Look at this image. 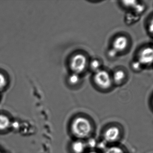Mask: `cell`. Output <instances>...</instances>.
<instances>
[{
    "mask_svg": "<svg viewBox=\"0 0 153 153\" xmlns=\"http://www.w3.org/2000/svg\"><path fill=\"white\" fill-rule=\"evenodd\" d=\"M93 130L92 122L85 116L75 117L71 123V133L79 140L88 137L92 134Z\"/></svg>",
    "mask_w": 153,
    "mask_h": 153,
    "instance_id": "6da1fadb",
    "label": "cell"
},
{
    "mask_svg": "<svg viewBox=\"0 0 153 153\" xmlns=\"http://www.w3.org/2000/svg\"><path fill=\"white\" fill-rule=\"evenodd\" d=\"M88 60L83 53H76L71 57L69 62V66L72 73L80 75L86 68Z\"/></svg>",
    "mask_w": 153,
    "mask_h": 153,
    "instance_id": "7a4b0ae2",
    "label": "cell"
},
{
    "mask_svg": "<svg viewBox=\"0 0 153 153\" xmlns=\"http://www.w3.org/2000/svg\"><path fill=\"white\" fill-rule=\"evenodd\" d=\"M94 81L97 86L103 90H107L112 85V79L109 72L104 70H100L95 72Z\"/></svg>",
    "mask_w": 153,
    "mask_h": 153,
    "instance_id": "3957f363",
    "label": "cell"
},
{
    "mask_svg": "<svg viewBox=\"0 0 153 153\" xmlns=\"http://www.w3.org/2000/svg\"><path fill=\"white\" fill-rule=\"evenodd\" d=\"M121 131L120 129L116 125L108 127L104 131L103 136L105 141L108 143H114L120 138Z\"/></svg>",
    "mask_w": 153,
    "mask_h": 153,
    "instance_id": "277c9868",
    "label": "cell"
},
{
    "mask_svg": "<svg viewBox=\"0 0 153 153\" xmlns=\"http://www.w3.org/2000/svg\"><path fill=\"white\" fill-rule=\"evenodd\" d=\"M153 53L152 48L147 47L140 50L138 55V61L142 66H149L153 61Z\"/></svg>",
    "mask_w": 153,
    "mask_h": 153,
    "instance_id": "5b68a950",
    "label": "cell"
},
{
    "mask_svg": "<svg viewBox=\"0 0 153 153\" xmlns=\"http://www.w3.org/2000/svg\"><path fill=\"white\" fill-rule=\"evenodd\" d=\"M128 40L124 36H119L114 40L112 44V49L117 53L123 52L128 48Z\"/></svg>",
    "mask_w": 153,
    "mask_h": 153,
    "instance_id": "8992f818",
    "label": "cell"
},
{
    "mask_svg": "<svg viewBox=\"0 0 153 153\" xmlns=\"http://www.w3.org/2000/svg\"><path fill=\"white\" fill-rule=\"evenodd\" d=\"M11 125V120L8 115L5 114L0 113V132L8 130Z\"/></svg>",
    "mask_w": 153,
    "mask_h": 153,
    "instance_id": "52a82bcc",
    "label": "cell"
},
{
    "mask_svg": "<svg viewBox=\"0 0 153 153\" xmlns=\"http://www.w3.org/2000/svg\"><path fill=\"white\" fill-rule=\"evenodd\" d=\"M126 74L123 70L119 69L114 73L112 77L113 82L116 85H120L122 84L126 79Z\"/></svg>",
    "mask_w": 153,
    "mask_h": 153,
    "instance_id": "ba28073f",
    "label": "cell"
},
{
    "mask_svg": "<svg viewBox=\"0 0 153 153\" xmlns=\"http://www.w3.org/2000/svg\"><path fill=\"white\" fill-rule=\"evenodd\" d=\"M71 149L73 153H83L86 149L85 144L81 140H78L71 144Z\"/></svg>",
    "mask_w": 153,
    "mask_h": 153,
    "instance_id": "9c48e42d",
    "label": "cell"
},
{
    "mask_svg": "<svg viewBox=\"0 0 153 153\" xmlns=\"http://www.w3.org/2000/svg\"><path fill=\"white\" fill-rule=\"evenodd\" d=\"M80 77L79 74L72 73L68 77V82L71 86L77 85L80 82Z\"/></svg>",
    "mask_w": 153,
    "mask_h": 153,
    "instance_id": "30bf717a",
    "label": "cell"
},
{
    "mask_svg": "<svg viewBox=\"0 0 153 153\" xmlns=\"http://www.w3.org/2000/svg\"><path fill=\"white\" fill-rule=\"evenodd\" d=\"M89 67L91 70L95 73L101 70L102 62L99 60L94 59L91 61L90 62Z\"/></svg>",
    "mask_w": 153,
    "mask_h": 153,
    "instance_id": "8fae6325",
    "label": "cell"
},
{
    "mask_svg": "<svg viewBox=\"0 0 153 153\" xmlns=\"http://www.w3.org/2000/svg\"><path fill=\"white\" fill-rule=\"evenodd\" d=\"M7 84V79L4 74L0 72V90L4 89Z\"/></svg>",
    "mask_w": 153,
    "mask_h": 153,
    "instance_id": "7c38bea8",
    "label": "cell"
},
{
    "mask_svg": "<svg viewBox=\"0 0 153 153\" xmlns=\"http://www.w3.org/2000/svg\"><path fill=\"white\" fill-rule=\"evenodd\" d=\"M105 153H124V152L119 147H112L106 150Z\"/></svg>",
    "mask_w": 153,
    "mask_h": 153,
    "instance_id": "4fadbf2b",
    "label": "cell"
},
{
    "mask_svg": "<svg viewBox=\"0 0 153 153\" xmlns=\"http://www.w3.org/2000/svg\"><path fill=\"white\" fill-rule=\"evenodd\" d=\"M131 67L135 71H140L142 69V66L137 60L132 62Z\"/></svg>",
    "mask_w": 153,
    "mask_h": 153,
    "instance_id": "5bb4252c",
    "label": "cell"
},
{
    "mask_svg": "<svg viewBox=\"0 0 153 153\" xmlns=\"http://www.w3.org/2000/svg\"><path fill=\"white\" fill-rule=\"evenodd\" d=\"M108 54L111 58H114V57L117 56L118 53H117L112 48H111V49L109 50V51H108Z\"/></svg>",
    "mask_w": 153,
    "mask_h": 153,
    "instance_id": "9a60e30c",
    "label": "cell"
},
{
    "mask_svg": "<svg viewBox=\"0 0 153 153\" xmlns=\"http://www.w3.org/2000/svg\"><path fill=\"white\" fill-rule=\"evenodd\" d=\"M95 153V152H90V153Z\"/></svg>",
    "mask_w": 153,
    "mask_h": 153,
    "instance_id": "2e32d148",
    "label": "cell"
},
{
    "mask_svg": "<svg viewBox=\"0 0 153 153\" xmlns=\"http://www.w3.org/2000/svg\"><path fill=\"white\" fill-rule=\"evenodd\" d=\"M0 153H1V150H0Z\"/></svg>",
    "mask_w": 153,
    "mask_h": 153,
    "instance_id": "e0dca14e",
    "label": "cell"
}]
</instances>
